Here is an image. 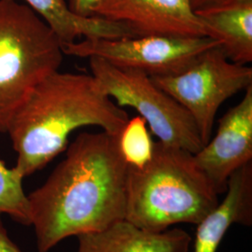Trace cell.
<instances>
[{
	"label": "cell",
	"instance_id": "obj_1",
	"mask_svg": "<svg viewBox=\"0 0 252 252\" xmlns=\"http://www.w3.org/2000/svg\"><path fill=\"white\" fill-rule=\"evenodd\" d=\"M65 151L45 182L27 194L38 252L126 220L128 164L119 135L83 132Z\"/></svg>",
	"mask_w": 252,
	"mask_h": 252
},
{
	"label": "cell",
	"instance_id": "obj_2",
	"mask_svg": "<svg viewBox=\"0 0 252 252\" xmlns=\"http://www.w3.org/2000/svg\"><path fill=\"white\" fill-rule=\"evenodd\" d=\"M128 120V113L100 90L92 75L58 70L31 91L4 133L17 153L15 167L27 178L65 151L77 129L97 126L120 135Z\"/></svg>",
	"mask_w": 252,
	"mask_h": 252
},
{
	"label": "cell",
	"instance_id": "obj_3",
	"mask_svg": "<svg viewBox=\"0 0 252 252\" xmlns=\"http://www.w3.org/2000/svg\"><path fill=\"white\" fill-rule=\"evenodd\" d=\"M218 196L192 153L158 141L143 167L128 165L126 220L152 232L197 225L218 206Z\"/></svg>",
	"mask_w": 252,
	"mask_h": 252
},
{
	"label": "cell",
	"instance_id": "obj_4",
	"mask_svg": "<svg viewBox=\"0 0 252 252\" xmlns=\"http://www.w3.org/2000/svg\"><path fill=\"white\" fill-rule=\"evenodd\" d=\"M62 42L26 4L0 0V132L36 85L58 71Z\"/></svg>",
	"mask_w": 252,
	"mask_h": 252
},
{
	"label": "cell",
	"instance_id": "obj_5",
	"mask_svg": "<svg viewBox=\"0 0 252 252\" xmlns=\"http://www.w3.org/2000/svg\"><path fill=\"white\" fill-rule=\"evenodd\" d=\"M100 90L121 107L135 109L159 142L195 154L204 147L189 112L146 73L118 67L98 57L89 58Z\"/></svg>",
	"mask_w": 252,
	"mask_h": 252
},
{
	"label": "cell",
	"instance_id": "obj_6",
	"mask_svg": "<svg viewBox=\"0 0 252 252\" xmlns=\"http://www.w3.org/2000/svg\"><path fill=\"white\" fill-rule=\"evenodd\" d=\"M151 78L189 112L205 146L211 138L219 108L252 86V68L230 61L220 44L204 52L181 72Z\"/></svg>",
	"mask_w": 252,
	"mask_h": 252
},
{
	"label": "cell",
	"instance_id": "obj_7",
	"mask_svg": "<svg viewBox=\"0 0 252 252\" xmlns=\"http://www.w3.org/2000/svg\"><path fill=\"white\" fill-rule=\"evenodd\" d=\"M217 45H220V42L209 36L94 37L62 43V50L64 55L98 57L118 67L135 69L150 77H157L183 71L204 52Z\"/></svg>",
	"mask_w": 252,
	"mask_h": 252
},
{
	"label": "cell",
	"instance_id": "obj_8",
	"mask_svg": "<svg viewBox=\"0 0 252 252\" xmlns=\"http://www.w3.org/2000/svg\"><path fill=\"white\" fill-rule=\"evenodd\" d=\"M93 16L124 24L136 36L212 37L189 0H98Z\"/></svg>",
	"mask_w": 252,
	"mask_h": 252
},
{
	"label": "cell",
	"instance_id": "obj_9",
	"mask_svg": "<svg viewBox=\"0 0 252 252\" xmlns=\"http://www.w3.org/2000/svg\"><path fill=\"white\" fill-rule=\"evenodd\" d=\"M193 155L217 193H224L232 174L252 162V85L220 119L215 136Z\"/></svg>",
	"mask_w": 252,
	"mask_h": 252
},
{
	"label": "cell",
	"instance_id": "obj_10",
	"mask_svg": "<svg viewBox=\"0 0 252 252\" xmlns=\"http://www.w3.org/2000/svg\"><path fill=\"white\" fill-rule=\"evenodd\" d=\"M226 196L198 224L192 252H217L234 224L252 223V162L234 172Z\"/></svg>",
	"mask_w": 252,
	"mask_h": 252
},
{
	"label": "cell",
	"instance_id": "obj_11",
	"mask_svg": "<svg viewBox=\"0 0 252 252\" xmlns=\"http://www.w3.org/2000/svg\"><path fill=\"white\" fill-rule=\"evenodd\" d=\"M77 237L76 252H189L192 242L191 236L179 228L152 232L126 220Z\"/></svg>",
	"mask_w": 252,
	"mask_h": 252
},
{
	"label": "cell",
	"instance_id": "obj_12",
	"mask_svg": "<svg viewBox=\"0 0 252 252\" xmlns=\"http://www.w3.org/2000/svg\"><path fill=\"white\" fill-rule=\"evenodd\" d=\"M194 11L230 61L252 63V0H217Z\"/></svg>",
	"mask_w": 252,
	"mask_h": 252
},
{
	"label": "cell",
	"instance_id": "obj_13",
	"mask_svg": "<svg viewBox=\"0 0 252 252\" xmlns=\"http://www.w3.org/2000/svg\"><path fill=\"white\" fill-rule=\"evenodd\" d=\"M29 7L58 36L62 43L84 38H123L136 37L135 33L124 24L100 17H81L72 11L65 0H24Z\"/></svg>",
	"mask_w": 252,
	"mask_h": 252
},
{
	"label": "cell",
	"instance_id": "obj_14",
	"mask_svg": "<svg viewBox=\"0 0 252 252\" xmlns=\"http://www.w3.org/2000/svg\"><path fill=\"white\" fill-rule=\"evenodd\" d=\"M23 175L14 166L9 168L0 160V230L5 229L2 217L8 215L23 225H30L27 194Z\"/></svg>",
	"mask_w": 252,
	"mask_h": 252
},
{
	"label": "cell",
	"instance_id": "obj_15",
	"mask_svg": "<svg viewBox=\"0 0 252 252\" xmlns=\"http://www.w3.org/2000/svg\"><path fill=\"white\" fill-rule=\"evenodd\" d=\"M154 144L147 123L139 115L129 119L119 135L120 151L132 167H143L152 159Z\"/></svg>",
	"mask_w": 252,
	"mask_h": 252
},
{
	"label": "cell",
	"instance_id": "obj_16",
	"mask_svg": "<svg viewBox=\"0 0 252 252\" xmlns=\"http://www.w3.org/2000/svg\"><path fill=\"white\" fill-rule=\"evenodd\" d=\"M98 0H69L68 7L73 13L81 17H94V9Z\"/></svg>",
	"mask_w": 252,
	"mask_h": 252
},
{
	"label": "cell",
	"instance_id": "obj_17",
	"mask_svg": "<svg viewBox=\"0 0 252 252\" xmlns=\"http://www.w3.org/2000/svg\"><path fill=\"white\" fill-rule=\"evenodd\" d=\"M0 252H24L11 240L6 228L0 230Z\"/></svg>",
	"mask_w": 252,
	"mask_h": 252
},
{
	"label": "cell",
	"instance_id": "obj_18",
	"mask_svg": "<svg viewBox=\"0 0 252 252\" xmlns=\"http://www.w3.org/2000/svg\"><path fill=\"white\" fill-rule=\"evenodd\" d=\"M215 1H217V0H189L190 5L194 10L200 9V8H203L205 6H207V5H209V4H211Z\"/></svg>",
	"mask_w": 252,
	"mask_h": 252
}]
</instances>
